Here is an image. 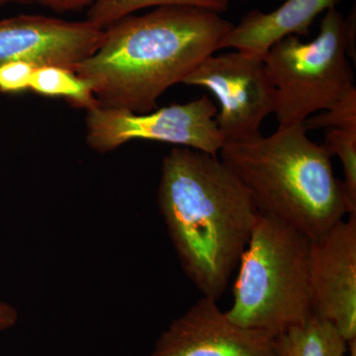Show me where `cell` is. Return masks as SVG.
<instances>
[{"label":"cell","instance_id":"cell-1","mask_svg":"<svg viewBox=\"0 0 356 356\" xmlns=\"http://www.w3.org/2000/svg\"><path fill=\"white\" fill-rule=\"evenodd\" d=\"M232 26L200 7H156L104 30L98 50L74 72L88 81L100 107L147 113L168 88L220 50Z\"/></svg>","mask_w":356,"mask_h":356},{"label":"cell","instance_id":"cell-6","mask_svg":"<svg viewBox=\"0 0 356 356\" xmlns=\"http://www.w3.org/2000/svg\"><path fill=\"white\" fill-rule=\"evenodd\" d=\"M207 95L147 113L96 106L86 115V143L97 153L115 151L133 140H156L218 156L225 144Z\"/></svg>","mask_w":356,"mask_h":356},{"label":"cell","instance_id":"cell-16","mask_svg":"<svg viewBox=\"0 0 356 356\" xmlns=\"http://www.w3.org/2000/svg\"><path fill=\"white\" fill-rule=\"evenodd\" d=\"M302 125L307 131L356 127V91L331 109L309 117Z\"/></svg>","mask_w":356,"mask_h":356},{"label":"cell","instance_id":"cell-8","mask_svg":"<svg viewBox=\"0 0 356 356\" xmlns=\"http://www.w3.org/2000/svg\"><path fill=\"white\" fill-rule=\"evenodd\" d=\"M312 314L331 323L346 341L356 339V214L310 240Z\"/></svg>","mask_w":356,"mask_h":356},{"label":"cell","instance_id":"cell-9","mask_svg":"<svg viewBox=\"0 0 356 356\" xmlns=\"http://www.w3.org/2000/svg\"><path fill=\"white\" fill-rule=\"evenodd\" d=\"M104 30L89 21L18 15L0 21V65L29 63L74 70L102 44Z\"/></svg>","mask_w":356,"mask_h":356},{"label":"cell","instance_id":"cell-4","mask_svg":"<svg viewBox=\"0 0 356 356\" xmlns=\"http://www.w3.org/2000/svg\"><path fill=\"white\" fill-rule=\"evenodd\" d=\"M309 245L296 229L259 213L238 264L229 320L275 339L312 317Z\"/></svg>","mask_w":356,"mask_h":356},{"label":"cell","instance_id":"cell-15","mask_svg":"<svg viewBox=\"0 0 356 356\" xmlns=\"http://www.w3.org/2000/svg\"><path fill=\"white\" fill-rule=\"evenodd\" d=\"M324 147L343 165L341 187L348 215L356 214V127L325 129Z\"/></svg>","mask_w":356,"mask_h":356},{"label":"cell","instance_id":"cell-22","mask_svg":"<svg viewBox=\"0 0 356 356\" xmlns=\"http://www.w3.org/2000/svg\"><path fill=\"white\" fill-rule=\"evenodd\" d=\"M242 1H248V0H242Z\"/></svg>","mask_w":356,"mask_h":356},{"label":"cell","instance_id":"cell-2","mask_svg":"<svg viewBox=\"0 0 356 356\" xmlns=\"http://www.w3.org/2000/svg\"><path fill=\"white\" fill-rule=\"evenodd\" d=\"M159 206L187 277L217 301L259 219L250 191L218 156L177 147L161 165Z\"/></svg>","mask_w":356,"mask_h":356},{"label":"cell","instance_id":"cell-11","mask_svg":"<svg viewBox=\"0 0 356 356\" xmlns=\"http://www.w3.org/2000/svg\"><path fill=\"white\" fill-rule=\"evenodd\" d=\"M339 0H285L271 13L250 11L225 34L220 49L232 48L264 58L273 44L287 36L310 35L314 21Z\"/></svg>","mask_w":356,"mask_h":356},{"label":"cell","instance_id":"cell-20","mask_svg":"<svg viewBox=\"0 0 356 356\" xmlns=\"http://www.w3.org/2000/svg\"><path fill=\"white\" fill-rule=\"evenodd\" d=\"M346 356H356V339L348 343V353Z\"/></svg>","mask_w":356,"mask_h":356},{"label":"cell","instance_id":"cell-14","mask_svg":"<svg viewBox=\"0 0 356 356\" xmlns=\"http://www.w3.org/2000/svg\"><path fill=\"white\" fill-rule=\"evenodd\" d=\"M189 6L222 13L228 9L229 0H95L88 11V21L106 30L140 9L147 7Z\"/></svg>","mask_w":356,"mask_h":356},{"label":"cell","instance_id":"cell-5","mask_svg":"<svg viewBox=\"0 0 356 356\" xmlns=\"http://www.w3.org/2000/svg\"><path fill=\"white\" fill-rule=\"evenodd\" d=\"M355 7L348 17L336 7L325 11L318 36L303 43L298 36L276 42L264 56L276 88V120L298 125L314 113L336 106L356 91Z\"/></svg>","mask_w":356,"mask_h":356},{"label":"cell","instance_id":"cell-13","mask_svg":"<svg viewBox=\"0 0 356 356\" xmlns=\"http://www.w3.org/2000/svg\"><path fill=\"white\" fill-rule=\"evenodd\" d=\"M30 90L47 97L64 98L76 108L99 106L92 88L74 70L58 65H44L33 72Z\"/></svg>","mask_w":356,"mask_h":356},{"label":"cell","instance_id":"cell-17","mask_svg":"<svg viewBox=\"0 0 356 356\" xmlns=\"http://www.w3.org/2000/svg\"><path fill=\"white\" fill-rule=\"evenodd\" d=\"M35 69V65L25 62H11L0 65V92L18 95L30 90Z\"/></svg>","mask_w":356,"mask_h":356},{"label":"cell","instance_id":"cell-12","mask_svg":"<svg viewBox=\"0 0 356 356\" xmlns=\"http://www.w3.org/2000/svg\"><path fill=\"white\" fill-rule=\"evenodd\" d=\"M278 356H346L348 341L336 327L312 315L275 337Z\"/></svg>","mask_w":356,"mask_h":356},{"label":"cell","instance_id":"cell-18","mask_svg":"<svg viewBox=\"0 0 356 356\" xmlns=\"http://www.w3.org/2000/svg\"><path fill=\"white\" fill-rule=\"evenodd\" d=\"M56 13H64L70 11H81L89 8L95 0H33Z\"/></svg>","mask_w":356,"mask_h":356},{"label":"cell","instance_id":"cell-19","mask_svg":"<svg viewBox=\"0 0 356 356\" xmlns=\"http://www.w3.org/2000/svg\"><path fill=\"white\" fill-rule=\"evenodd\" d=\"M18 320V314L13 307L0 301V331L10 329L16 324Z\"/></svg>","mask_w":356,"mask_h":356},{"label":"cell","instance_id":"cell-7","mask_svg":"<svg viewBox=\"0 0 356 356\" xmlns=\"http://www.w3.org/2000/svg\"><path fill=\"white\" fill-rule=\"evenodd\" d=\"M181 83L209 90L220 103L215 117L226 140L261 135L262 122L275 113L276 88L264 58L235 51L204 58Z\"/></svg>","mask_w":356,"mask_h":356},{"label":"cell","instance_id":"cell-10","mask_svg":"<svg viewBox=\"0 0 356 356\" xmlns=\"http://www.w3.org/2000/svg\"><path fill=\"white\" fill-rule=\"evenodd\" d=\"M147 356H278L275 339L229 321L202 297L161 332Z\"/></svg>","mask_w":356,"mask_h":356},{"label":"cell","instance_id":"cell-3","mask_svg":"<svg viewBox=\"0 0 356 356\" xmlns=\"http://www.w3.org/2000/svg\"><path fill=\"white\" fill-rule=\"evenodd\" d=\"M307 132L302 124L280 126L268 137L225 140L219 154L250 191L261 214L315 240L348 210L331 154Z\"/></svg>","mask_w":356,"mask_h":356},{"label":"cell","instance_id":"cell-21","mask_svg":"<svg viewBox=\"0 0 356 356\" xmlns=\"http://www.w3.org/2000/svg\"><path fill=\"white\" fill-rule=\"evenodd\" d=\"M33 0H0V4L6 3H28L31 2Z\"/></svg>","mask_w":356,"mask_h":356}]
</instances>
